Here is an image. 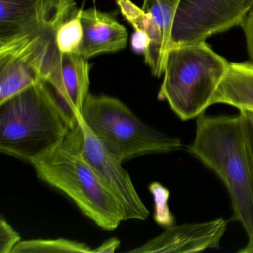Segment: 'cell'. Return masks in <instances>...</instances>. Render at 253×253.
I'll return each mask as SVG.
<instances>
[{
	"instance_id": "cell-3",
	"label": "cell",
	"mask_w": 253,
	"mask_h": 253,
	"mask_svg": "<svg viewBox=\"0 0 253 253\" xmlns=\"http://www.w3.org/2000/svg\"><path fill=\"white\" fill-rule=\"evenodd\" d=\"M46 82L0 105V152L30 163L64 140L72 116Z\"/></svg>"
},
{
	"instance_id": "cell-18",
	"label": "cell",
	"mask_w": 253,
	"mask_h": 253,
	"mask_svg": "<svg viewBox=\"0 0 253 253\" xmlns=\"http://www.w3.org/2000/svg\"><path fill=\"white\" fill-rule=\"evenodd\" d=\"M21 241L20 234L2 216L0 218V253H12L14 247Z\"/></svg>"
},
{
	"instance_id": "cell-13",
	"label": "cell",
	"mask_w": 253,
	"mask_h": 253,
	"mask_svg": "<svg viewBox=\"0 0 253 253\" xmlns=\"http://www.w3.org/2000/svg\"><path fill=\"white\" fill-rule=\"evenodd\" d=\"M216 103L253 112V62L230 63L211 104Z\"/></svg>"
},
{
	"instance_id": "cell-10",
	"label": "cell",
	"mask_w": 253,
	"mask_h": 253,
	"mask_svg": "<svg viewBox=\"0 0 253 253\" xmlns=\"http://www.w3.org/2000/svg\"><path fill=\"white\" fill-rule=\"evenodd\" d=\"M87 60L79 54L60 52L47 81L75 118L81 115L89 94L90 67Z\"/></svg>"
},
{
	"instance_id": "cell-6",
	"label": "cell",
	"mask_w": 253,
	"mask_h": 253,
	"mask_svg": "<svg viewBox=\"0 0 253 253\" xmlns=\"http://www.w3.org/2000/svg\"><path fill=\"white\" fill-rule=\"evenodd\" d=\"M250 11V0H179L168 50L241 26Z\"/></svg>"
},
{
	"instance_id": "cell-21",
	"label": "cell",
	"mask_w": 253,
	"mask_h": 253,
	"mask_svg": "<svg viewBox=\"0 0 253 253\" xmlns=\"http://www.w3.org/2000/svg\"><path fill=\"white\" fill-rule=\"evenodd\" d=\"M240 114L242 117L244 132L253 161V112L242 110L240 111Z\"/></svg>"
},
{
	"instance_id": "cell-12",
	"label": "cell",
	"mask_w": 253,
	"mask_h": 253,
	"mask_svg": "<svg viewBox=\"0 0 253 253\" xmlns=\"http://www.w3.org/2000/svg\"><path fill=\"white\" fill-rule=\"evenodd\" d=\"M121 14L135 30L146 32L150 37L151 45L144 54L145 62L155 76L164 74L166 52L164 35L159 25L152 15L139 8L131 0H116Z\"/></svg>"
},
{
	"instance_id": "cell-15",
	"label": "cell",
	"mask_w": 253,
	"mask_h": 253,
	"mask_svg": "<svg viewBox=\"0 0 253 253\" xmlns=\"http://www.w3.org/2000/svg\"><path fill=\"white\" fill-rule=\"evenodd\" d=\"M84 40V29L79 12L63 22L56 32L57 49L63 54H78Z\"/></svg>"
},
{
	"instance_id": "cell-23",
	"label": "cell",
	"mask_w": 253,
	"mask_h": 253,
	"mask_svg": "<svg viewBox=\"0 0 253 253\" xmlns=\"http://www.w3.org/2000/svg\"><path fill=\"white\" fill-rule=\"evenodd\" d=\"M240 253H253V242H248L247 245L242 250H239Z\"/></svg>"
},
{
	"instance_id": "cell-17",
	"label": "cell",
	"mask_w": 253,
	"mask_h": 253,
	"mask_svg": "<svg viewBox=\"0 0 253 253\" xmlns=\"http://www.w3.org/2000/svg\"><path fill=\"white\" fill-rule=\"evenodd\" d=\"M149 190L153 197V218L155 223L165 229L175 225V218L169 207V189L158 182H153L149 184Z\"/></svg>"
},
{
	"instance_id": "cell-1",
	"label": "cell",
	"mask_w": 253,
	"mask_h": 253,
	"mask_svg": "<svg viewBox=\"0 0 253 253\" xmlns=\"http://www.w3.org/2000/svg\"><path fill=\"white\" fill-rule=\"evenodd\" d=\"M188 152L212 170L230 196L235 220L253 242V161L241 114L197 118L196 132Z\"/></svg>"
},
{
	"instance_id": "cell-20",
	"label": "cell",
	"mask_w": 253,
	"mask_h": 253,
	"mask_svg": "<svg viewBox=\"0 0 253 253\" xmlns=\"http://www.w3.org/2000/svg\"><path fill=\"white\" fill-rule=\"evenodd\" d=\"M131 42L133 51L144 55L150 47V37L143 31L135 30L131 38Z\"/></svg>"
},
{
	"instance_id": "cell-11",
	"label": "cell",
	"mask_w": 253,
	"mask_h": 253,
	"mask_svg": "<svg viewBox=\"0 0 253 253\" xmlns=\"http://www.w3.org/2000/svg\"><path fill=\"white\" fill-rule=\"evenodd\" d=\"M84 40L78 54L85 59L117 52L126 46V29L112 15L96 9L80 10Z\"/></svg>"
},
{
	"instance_id": "cell-7",
	"label": "cell",
	"mask_w": 253,
	"mask_h": 253,
	"mask_svg": "<svg viewBox=\"0 0 253 253\" xmlns=\"http://www.w3.org/2000/svg\"><path fill=\"white\" fill-rule=\"evenodd\" d=\"M82 132L84 156L92 166L121 204L124 220H145L149 211L137 193L128 171L122 161L112 155L94 135L81 115L77 116Z\"/></svg>"
},
{
	"instance_id": "cell-2",
	"label": "cell",
	"mask_w": 253,
	"mask_h": 253,
	"mask_svg": "<svg viewBox=\"0 0 253 253\" xmlns=\"http://www.w3.org/2000/svg\"><path fill=\"white\" fill-rule=\"evenodd\" d=\"M29 164L38 179L67 195L99 227L113 231L124 221L121 204L84 156L78 118L61 143Z\"/></svg>"
},
{
	"instance_id": "cell-19",
	"label": "cell",
	"mask_w": 253,
	"mask_h": 253,
	"mask_svg": "<svg viewBox=\"0 0 253 253\" xmlns=\"http://www.w3.org/2000/svg\"><path fill=\"white\" fill-rule=\"evenodd\" d=\"M241 26L245 36L247 54L250 61L253 62V8L247 14Z\"/></svg>"
},
{
	"instance_id": "cell-5",
	"label": "cell",
	"mask_w": 253,
	"mask_h": 253,
	"mask_svg": "<svg viewBox=\"0 0 253 253\" xmlns=\"http://www.w3.org/2000/svg\"><path fill=\"white\" fill-rule=\"evenodd\" d=\"M81 117L103 146L122 162L147 154L176 152L183 146L180 139L149 126L115 97L89 93Z\"/></svg>"
},
{
	"instance_id": "cell-24",
	"label": "cell",
	"mask_w": 253,
	"mask_h": 253,
	"mask_svg": "<svg viewBox=\"0 0 253 253\" xmlns=\"http://www.w3.org/2000/svg\"><path fill=\"white\" fill-rule=\"evenodd\" d=\"M163 1H166V2H169V3L172 4L174 5H177V2H179V0H163Z\"/></svg>"
},
{
	"instance_id": "cell-25",
	"label": "cell",
	"mask_w": 253,
	"mask_h": 253,
	"mask_svg": "<svg viewBox=\"0 0 253 253\" xmlns=\"http://www.w3.org/2000/svg\"><path fill=\"white\" fill-rule=\"evenodd\" d=\"M253 8V0H250V10Z\"/></svg>"
},
{
	"instance_id": "cell-14",
	"label": "cell",
	"mask_w": 253,
	"mask_h": 253,
	"mask_svg": "<svg viewBox=\"0 0 253 253\" xmlns=\"http://www.w3.org/2000/svg\"><path fill=\"white\" fill-rule=\"evenodd\" d=\"M93 253V250L84 242L66 238L31 239L21 241L12 253Z\"/></svg>"
},
{
	"instance_id": "cell-8",
	"label": "cell",
	"mask_w": 253,
	"mask_h": 253,
	"mask_svg": "<svg viewBox=\"0 0 253 253\" xmlns=\"http://www.w3.org/2000/svg\"><path fill=\"white\" fill-rule=\"evenodd\" d=\"M227 226V220L223 218L174 225L143 245L128 250V253H199L208 249L218 248Z\"/></svg>"
},
{
	"instance_id": "cell-4",
	"label": "cell",
	"mask_w": 253,
	"mask_h": 253,
	"mask_svg": "<svg viewBox=\"0 0 253 253\" xmlns=\"http://www.w3.org/2000/svg\"><path fill=\"white\" fill-rule=\"evenodd\" d=\"M229 66L206 41L170 48L158 99L167 101L182 121L198 118L212 106Z\"/></svg>"
},
{
	"instance_id": "cell-22",
	"label": "cell",
	"mask_w": 253,
	"mask_h": 253,
	"mask_svg": "<svg viewBox=\"0 0 253 253\" xmlns=\"http://www.w3.org/2000/svg\"><path fill=\"white\" fill-rule=\"evenodd\" d=\"M121 244V241L117 238H112L103 242L101 245L93 250V253H113Z\"/></svg>"
},
{
	"instance_id": "cell-9",
	"label": "cell",
	"mask_w": 253,
	"mask_h": 253,
	"mask_svg": "<svg viewBox=\"0 0 253 253\" xmlns=\"http://www.w3.org/2000/svg\"><path fill=\"white\" fill-rule=\"evenodd\" d=\"M78 10L75 0H0V40Z\"/></svg>"
},
{
	"instance_id": "cell-16",
	"label": "cell",
	"mask_w": 253,
	"mask_h": 253,
	"mask_svg": "<svg viewBox=\"0 0 253 253\" xmlns=\"http://www.w3.org/2000/svg\"><path fill=\"white\" fill-rule=\"evenodd\" d=\"M142 8L150 14L159 25L164 35V49L167 54L176 5L163 0H143Z\"/></svg>"
}]
</instances>
